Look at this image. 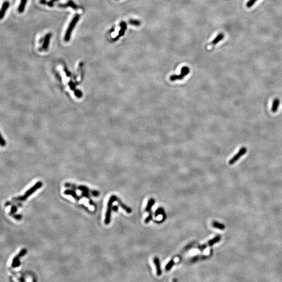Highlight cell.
Returning a JSON list of instances; mask_svg holds the SVG:
<instances>
[{
  "mask_svg": "<svg viewBox=\"0 0 282 282\" xmlns=\"http://www.w3.org/2000/svg\"><path fill=\"white\" fill-rule=\"evenodd\" d=\"M190 72V69L188 66H183L181 69L180 74L179 75H173L170 76V80L173 81L177 80H181L185 78V76L189 74Z\"/></svg>",
  "mask_w": 282,
  "mask_h": 282,
  "instance_id": "obj_5",
  "label": "cell"
},
{
  "mask_svg": "<svg viewBox=\"0 0 282 282\" xmlns=\"http://www.w3.org/2000/svg\"><path fill=\"white\" fill-rule=\"evenodd\" d=\"M79 19H80V15L78 14H76L72 19V21L69 25V27L68 28V29L66 30V34L64 36V40L66 42H68L70 40L72 34V31L73 30L74 27L76 25Z\"/></svg>",
  "mask_w": 282,
  "mask_h": 282,
  "instance_id": "obj_3",
  "label": "cell"
},
{
  "mask_svg": "<svg viewBox=\"0 0 282 282\" xmlns=\"http://www.w3.org/2000/svg\"><path fill=\"white\" fill-rule=\"evenodd\" d=\"M154 264H155L156 269V274L157 276H160L162 274V271L161 269V265L159 258L158 257H155L153 259Z\"/></svg>",
  "mask_w": 282,
  "mask_h": 282,
  "instance_id": "obj_9",
  "label": "cell"
},
{
  "mask_svg": "<svg viewBox=\"0 0 282 282\" xmlns=\"http://www.w3.org/2000/svg\"><path fill=\"white\" fill-rule=\"evenodd\" d=\"M9 6V1H5L3 3L2 8L1 9V12H0V19H2L3 17H4L5 14L6 13V11H7V9H8Z\"/></svg>",
  "mask_w": 282,
  "mask_h": 282,
  "instance_id": "obj_11",
  "label": "cell"
},
{
  "mask_svg": "<svg viewBox=\"0 0 282 282\" xmlns=\"http://www.w3.org/2000/svg\"><path fill=\"white\" fill-rule=\"evenodd\" d=\"M89 204L91 205H95V203H94V201L92 200H90L89 201Z\"/></svg>",
  "mask_w": 282,
  "mask_h": 282,
  "instance_id": "obj_33",
  "label": "cell"
},
{
  "mask_svg": "<svg viewBox=\"0 0 282 282\" xmlns=\"http://www.w3.org/2000/svg\"><path fill=\"white\" fill-rule=\"evenodd\" d=\"M28 0H21V3L19 5V8H18V11L19 13H22L24 11L25 7L26 5V4Z\"/></svg>",
  "mask_w": 282,
  "mask_h": 282,
  "instance_id": "obj_17",
  "label": "cell"
},
{
  "mask_svg": "<svg viewBox=\"0 0 282 282\" xmlns=\"http://www.w3.org/2000/svg\"><path fill=\"white\" fill-rule=\"evenodd\" d=\"M81 197H86V199H88L89 200H91V196L89 194V192H82L81 193Z\"/></svg>",
  "mask_w": 282,
  "mask_h": 282,
  "instance_id": "obj_30",
  "label": "cell"
},
{
  "mask_svg": "<svg viewBox=\"0 0 282 282\" xmlns=\"http://www.w3.org/2000/svg\"><path fill=\"white\" fill-rule=\"evenodd\" d=\"M58 1V0H51V1H52V2H55V1Z\"/></svg>",
  "mask_w": 282,
  "mask_h": 282,
  "instance_id": "obj_34",
  "label": "cell"
},
{
  "mask_svg": "<svg viewBox=\"0 0 282 282\" xmlns=\"http://www.w3.org/2000/svg\"><path fill=\"white\" fill-rule=\"evenodd\" d=\"M120 25L121 28H120V30H119L118 36L119 37H122L125 34V31H126V28H127V25H126V23L124 22H121Z\"/></svg>",
  "mask_w": 282,
  "mask_h": 282,
  "instance_id": "obj_15",
  "label": "cell"
},
{
  "mask_svg": "<svg viewBox=\"0 0 282 282\" xmlns=\"http://www.w3.org/2000/svg\"><path fill=\"white\" fill-rule=\"evenodd\" d=\"M221 238L222 237H221L220 235H217L214 238L211 239L206 244L197 246V248L201 251H203L208 247H212V246H213L214 244L219 242L221 240Z\"/></svg>",
  "mask_w": 282,
  "mask_h": 282,
  "instance_id": "obj_4",
  "label": "cell"
},
{
  "mask_svg": "<svg viewBox=\"0 0 282 282\" xmlns=\"http://www.w3.org/2000/svg\"><path fill=\"white\" fill-rule=\"evenodd\" d=\"M160 215H162L163 218H162V220L161 221L158 222H164L166 220L167 216H166V213H165V211H164V210L163 209L162 207H159L158 209H157L156 211L155 212V217H157V216H159Z\"/></svg>",
  "mask_w": 282,
  "mask_h": 282,
  "instance_id": "obj_10",
  "label": "cell"
},
{
  "mask_svg": "<svg viewBox=\"0 0 282 282\" xmlns=\"http://www.w3.org/2000/svg\"><path fill=\"white\" fill-rule=\"evenodd\" d=\"M91 194L95 197H97L99 195V192L97 190H93L91 191Z\"/></svg>",
  "mask_w": 282,
  "mask_h": 282,
  "instance_id": "obj_31",
  "label": "cell"
},
{
  "mask_svg": "<svg viewBox=\"0 0 282 282\" xmlns=\"http://www.w3.org/2000/svg\"><path fill=\"white\" fill-rule=\"evenodd\" d=\"M247 148L246 147H241L240 150L238 151V153L229 160V164L230 165H232L235 164L241 158V157L244 156V154L247 153Z\"/></svg>",
  "mask_w": 282,
  "mask_h": 282,
  "instance_id": "obj_6",
  "label": "cell"
},
{
  "mask_svg": "<svg viewBox=\"0 0 282 282\" xmlns=\"http://www.w3.org/2000/svg\"><path fill=\"white\" fill-rule=\"evenodd\" d=\"M22 206V204L21 203H18L17 204L13 205L11 208V211L10 213H15L17 211V209L19 207H21Z\"/></svg>",
  "mask_w": 282,
  "mask_h": 282,
  "instance_id": "obj_23",
  "label": "cell"
},
{
  "mask_svg": "<svg viewBox=\"0 0 282 282\" xmlns=\"http://www.w3.org/2000/svg\"><path fill=\"white\" fill-rule=\"evenodd\" d=\"M257 1L258 0H249V1H248V2L246 4V6L248 8H250L254 5L255 3H256Z\"/></svg>",
  "mask_w": 282,
  "mask_h": 282,
  "instance_id": "obj_28",
  "label": "cell"
},
{
  "mask_svg": "<svg viewBox=\"0 0 282 282\" xmlns=\"http://www.w3.org/2000/svg\"><path fill=\"white\" fill-rule=\"evenodd\" d=\"M78 190L81 191V192H91V190L89 188L87 187L86 186L83 185H78Z\"/></svg>",
  "mask_w": 282,
  "mask_h": 282,
  "instance_id": "obj_26",
  "label": "cell"
},
{
  "mask_svg": "<svg viewBox=\"0 0 282 282\" xmlns=\"http://www.w3.org/2000/svg\"><path fill=\"white\" fill-rule=\"evenodd\" d=\"M155 203V200L153 198H151L147 202V205L145 207V212H149L150 211H152V208Z\"/></svg>",
  "mask_w": 282,
  "mask_h": 282,
  "instance_id": "obj_16",
  "label": "cell"
},
{
  "mask_svg": "<svg viewBox=\"0 0 282 282\" xmlns=\"http://www.w3.org/2000/svg\"><path fill=\"white\" fill-rule=\"evenodd\" d=\"M281 101L279 98H275L273 101L272 106L271 108V111L273 113H275L277 111Z\"/></svg>",
  "mask_w": 282,
  "mask_h": 282,
  "instance_id": "obj_13",
  "label": "cell"
},
{
  "mask_svg": "<svg viewBox=\"0 0 282 282\" xmlns=\"http://www.w3.org/2000/svg\"><path fill=\"white\" fill-rule=\"evenodd\" d=\"M175 265V261L173 259H171L170 260L169 262L166 264L165 266V271L167 272H168L170 269H171L172 267Z\"/></svg>",
  "mask_w": 282,
  "mask_h": 282,
  "instance_id": "obj_22",
  "label": "cell"
},
{
  "mask_svg": "<svg viewBox=\"0 0 282 282\" xmlns=\"http://www.w3.org/2000/svg\"><path fill=\"white\" fill-rule=\"evenodd\" d=\"M117 201L118 203L119 204L120 207H121L123 210H124L126 213H128V214H130V213H131V209L130 207H128L126 205H125V204L123 203L122 202V201L121 200H120L118 197V199H117Z\"/></svg>",
  "mask_w": 282,
  "mask_h": 282,
  "instance_id": "obj_14",
  "label": "cell"
},
{
  "mask_svg": "<svg viewBox=\"0 0 282 282\" xmlns=\"http://www.w3.org/2000/svg\"><path fill=\"white\" fill-rule=\"evenodd\" d=\"M64 194L68 195H71L73 197L75 200L79 201L81 199L82 197H80L77 195L76 192L73 189H66L64 191Z\"/></svg>",
  "mask_w": 282,
  "mask_h": 282,
  "instance_id": "obj_8",
  "label": "cell"
},
{
  "mask_svg": "<svg viewBox=\"0 0 282 282\" xmlns=\"http://www.w3.org/2000/svg\"><path fill=\"white\" fill-rule=\"evenodd\" d=\"M152 219H153V212L152 211H150L148 216H147V217L145 219V222L146 224H148Z\"/></svg>",
  "mask_w": 282,
  "mask_h": 282,
  "instance_id": "obj_27",
  "label": "cell"
},
{
  "mask_svg": "<svg viewBox=\"0 0 282 282\" xmlns=\"http://www.w3.org/2000/svg\"><path fill=\"white\" fill-rule=\"evenodd\" d=\"M27 254V250L26 249H23L21 251L19 254L14 258L13 259L12 262V266L14 268H16L20 266L21 265V262L19 261V258L21 257L25 256L26 254Z\"/></svg>",
  "mask_w": 282,
  "mask_h": 282,
  "instance_id": "obj_7",
  "label": "cell"
},
{
  "mask_svg": "<svg viewBox=\"0 0 282 282\" xmlns=\"http://www.w3.org/2000/svg\"><path fill=\"white\" fill-rule=\"evenodd\" d=\"M118 197L113 195L109 198V200L107 204V208L106 212L105 214V224L106 225H109L111 221V211L113 210V203L114 202L117 201Z\"/></svg>",
  "mask_w": 282,
  "mask_h": 282,
  "instance_id": "obj_2",
  "label": "cell"
},
{
  "mask_svg": "<svg viewBox=\"0 0 282 282\" xmlns=\"http://www.w3.org/2000/svg\"><path fill=\"white\" fill-rule=\"evenodd\" d=\"M118 209H119V207L117 205H114L113 207V210L114 212H117L118 211Z\"/></svg>",
  "mask_w": 282,
  "mask_h": 282,
  "instance_id": "obj_32",
  "label": "cell"
},
{
  "mask_svg": "<svg viewBox=\"0 0 282 282\" xmlns=\"http://www.w3.org/2000/svg\"><path fill=\"white\" fill-rule=\"evenodd\" d=\"M128 23L132 25H134L135 26H139L141 25V22L139 20H136V19H131L128 21Z\"/></svg>",
  "mask_w": 282,
  "mask_h": 282,
  "instance_id": "obj_24",
  "label": "cell"
},
{
  "mask_svg": "<svg viewBox=\"0 0 282 282\" xmlns=\"http://www.w3.org/2000/svg\"><path fill=\"white\" fill-rule=\"evenodd\" d=\"M64 187H66V188H71L72 189H73L74 190L78 189V186L77 185H74V184H73V183H69V182L66 183L64 184Z\"/></svg>",
  "mask_w": 282,
  "mask_h": 282,
  "instance_id": "obj_25",
  "label": "cell"
},
{
  "mask_svg": "<svg viewBox=\"0 0 282 282\" xmlns=\"http://www.w3.org/2000/svg\"><path fill=\"white\" fill-rule=\"evenodd\" d=\"M212 226L215 228L218 229L219 230H224L225 228V226L222 223L214 221L212 222Z\"/></svg>",
  "mask_w": 282,
  "mask_h": 282,
  "instance_id": "obj_21",
  "label": "cell"
},
{
  "mask_svg": "<svg viewBox=\"0 0 282 282\" xmlns=\"http://www.w3.org/2000/svg\"><path fill=\"white\" fill-rule=\"evenodd\" d=\"M51 36L52 34L51 32H49L46 35L44 39V44L42 45V49L44 50H47L50 43V40Z\"/></svg>",
  "mask_w": 282,
  "mask_h": 282,
  "instance_id": "obj_12",
  "label": "cell"
},
{
  "mask_svg": "<svg viewBox=\"0 0 282 282\" xmlns=\"http://www.w3.org/2000/svg\"><path fill=\"white\" fill-rule=\"evenodd\" d=\"M210 257V256H197L193 257L191 259V262H197L198 260H205L207 259Z\"/></svg>",
  "mask_w": 282,
  "mask_h": 282,
  "instance_id": "obj_19",
  "label": "cell"
},
{
  "mask_svg": "<svg viewBox=\"0 0 282 282\" xmlns=\"http://www.w3.org/2000/svg\"><path fill=\"white\" fill-rule=\"evenodd\" d=\"M9 214L10 216H12L13 218H14L15 219H17V220H21L22 219V215L20 214H15V213H9Z\"/></svg>",
  "mask_w": 282,
  "mask_h": 282,
  "instance_id": "obj_29",
  "label": "cell"
},
{
  "mask_svg": "<svg viewBox=\"0 0 282 282\" xmlns=\"http://www.w3.org/2000/svg\"><path fill=\"white\" fill-rule=\"evenodd\" d=\"M224 34H223L222 33H220L213 40L212 44H218L219 42H220V41L222 40V39H224Z\"/></svg>",
  "mask_w": 282,
  "mask_h": 282,
  "instance_id": "obj_20",
  "label": "cell"
},
{
  "mask_svg": "<svg viewBox=\"0 0 282 282\" xmlns=\"http://www.w3.org/2000/svg\"><path fill=\"white\" fill-rule=\"evenodd\" d=\"M42 182L41 181H38L36 182L34 185H32L31 188L29 189H28L27 191H26L23 196L18 197H15L11 201L9 202H6L5 204V207H9V205H12L13 204L15 203V202L17 201H25L29 196H30L31 194L35 192L38 189H40L42 186Z\"/></svg>",
  "mask_w": 282,
  "mask_h": 282,
  "instance_id": "obj_1",
  "label": "cell"
},
{
  "mask_svg": "<svg viewBox=\"0 0 282 282\" xmlns=\"http://www.w3.org/2000/svg\"><path fill=\"white\" fill-rule=\"evenodd\" d=\"M59 7H63L69 6V7H72V9H77V6L73 2V1H72V0L69 1L68 3H66V4H60L59 5Z\"/></svg>",
  "mask_w": 282,
  "mask_h": 282,
  "instance_id": "obj_18",
  "label": "cell"
}]
</instances>
